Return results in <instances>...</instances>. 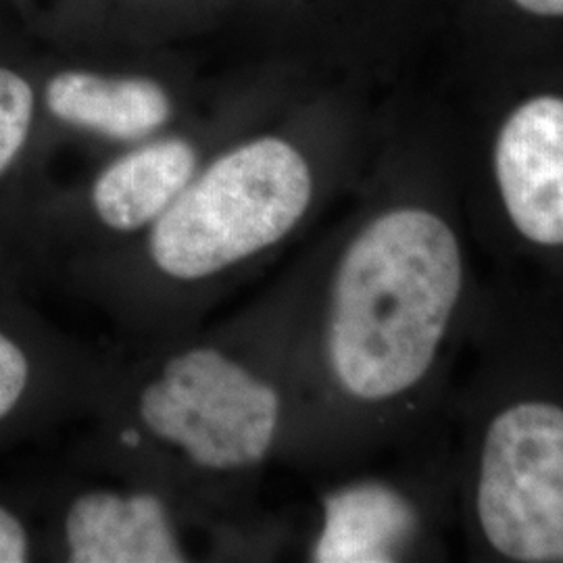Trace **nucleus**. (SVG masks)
<instances>
[{"instance_id": "nucleus-13", "label": "nucleus", "mask_w": 563, "mask_h": 563, "mask_svg": "<svg viewBox=\"0 0 563 563\" xmlns=\"http://www.w3.org/2000/svg\"><path fill=\"white\" fill-rule=\"evenodd\" d=\"M516 4L537 15H563V0H516Z\"/></svg>"}, {"instance_id": "nucleus-5", "label": "nucleus", "mask_w": 563, "mask_h": 563, "mask_svg": "<svg viewBox=\"0 0 563 563\" xmlns=\"http://www.w3.org/2000/svg\"><path fill=\"white\" fill-rule=\"evenodd\" d=\"M495 174L505 211L523 239L563 246V99L537 97L507 118Z\"/></svg>"}, {"instance_id": "nucleus-8", "label": "nucleus", "mask_w": 563, "mask_h": 563, "mask_svg": "<svg viewBox=\"0 0 563 563\" xmlns=\"http://www.w3.org/2000/svg\"><path fill=\"white\" fill-rule=\"evenodd\" d=\"M57 120L115 141H139L169 120L172 102L157 81L63 71L46 86Z\"/></svg>"}, {"instance_id": "nucleus-9", "label": "nucleus", "mask_w": 563, "mask_h": 563, "mask_svg": "<svg viewBox=\"0 0 563 563\" xmlns=\"http://www.w3.org/2000/svg\"><path fill=\"white\" fill-rule=\"evenodd\" d=\"M416 523L411 504L388 486L362 484L344 488L325 501V522L313 560L393 562L413 537Z\"/></svg>"}, {"instance_id": "nucleus-12", "label": "nucleus", "mask_w": 563, "mask_h": 563, "mask_svg": "<svg viewBox=\"0 0 563 563\" xmlns=\"http://www.w3.org/2000/svg\"><path fill=\"white\" fill-rule=\"evenodd\" d=\"M30 560V539L25 526L15 514L0 505V563H23Z\"/></svg>"}, {"instance_id": "nucleus-6", "label": "nucleus", "mask_w": 563, "mask_h": 563, "mask_svg": "<svg viewBox=\"0 0 563 563\" xmlns=\"http://www.w3.org/2000/svg\"><path fill=\"white\" fill-rule=\"evenodd\" d=\"M69 562L181 563L186 551L165 505L146 493L90 490L65 516Z\"/></svg>"}, {"instance_id": "nucleus-3", "label": "nucleus", "mask_w": 563, "mask_h": 563, "mask_svg": "<svg viewBox=\"0 0 563 563\" xmlns=\"http://www.w3.org/2000/svg\"><path fill=\"white\" fill-rule=\"evenodd\" d=\"M278 390L213 346L174 355L144 386V428L202 470L234 472L265 460L276 441Z\"/></svg>"}, {"instance_id": "nucleus-2", "label": "nucleus", "mask_w": 563, "mask_h": 563, "mask_svg": "<svg viewBox=\"0 0 563 563\" xmlns=\"http://www.w3.org/2000/svg\"><path fill=\"white\" fill-rule=\"evenodd\" d=\"M311 195L309 165L292 144L246 142L192 178L151 225V260L176 280L216 276L288 236Z\"/></svg>"}, {"instance_id": "nucleus-11", "label": "nucleus", "mask_w": 563, "mask_h": 563, "mask_svg": "<svg viewBox=\"0 0 563 563\" xmlns=\"http://www.w3.org/2000/svg\"><path fill=\"white\" fill-rule=\"evenodd\" d=\"M30 362L18 342L0 332V420H4L25 395Z\"/></svg>"}, {"instance_id": "nucleus-4", "label": "nucleus", "mask_w": 563, "mask_h": 563, "mask_svg": "<svg viewBox=\"0 0 563 563\" xmlns=\"http://www.w3.org/2000/svg\"><path fill=\"white\" fill-rule=\"evenodd\" d=\"M476 511L505 560L563 563V407L516 402L490 422Z\"/></svg>"}, {"instance_id": "nucleus-10", "label": "nucleus", "mask_w": 563, "mask_h": 563, "mask_svg": "<svg viewBox=\"0 0 563 563\" xmlns=\"http://www.w3.org/2000/svg\"><path fill=\"white\" fill-rule=\"evenodd\" d=\"M34 118V90L11 69L0 67V176L25 146Z\"/></svg>"}, {"instance_id": "nucleus-7", "label": "nucleus", "mask_w": 563, "mask_h": 563, "mask_svg": "<svg viewBox=\"0 0 563 563\" xmlns=\"http://www.w3.org/2000/svg\"><path fill=\"white\" fill-rule=\"evenodd\" d=\"M197 172L190 142H151L111 163L92 186V205L104 225L134 232L153 225L174 205Z\"/></svg>"}, {"instance_id": "nucleus-1", "label": "nucleus", "mask_w": 563, "mask_h": 563, "mask_svg": "<svg viewBox=\"0 0 563 563\" xmlns=\"http://www.w3.org/2000/svg\"><path fill=\"white\" fill-rule=\"evenodd\" d=\"M463 286L462 246L432 211H386L346 246L330 292L325 353L351 399L390 401L428 374Z\"/></svg>"}]
</instances>
